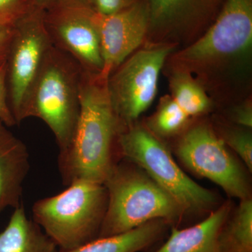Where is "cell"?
<instances>
[{"label":"cell","mask_w":252,"mask_h":252,"mask_svg":"<svg viewBox=\"0 0 252 252\" xmlns=\"http://www.w3.org/2000/svg\"><path fill=\"white\" fill-rule=\"evenodd\" d=\"M94 14L102 58L99 77L107 80L142 44L150 26L148 5L140 0L110 16Z\"/></svg>","instance_id":"obj_11"},{"label":"cell","mask_w":252,"mask_h":252,"mask_svg":"<svg viewBox=\"0 0 252 252\" xmlns=\"http://www.w3.org/2000/svg\"><path fill=\"white\" fill-rule=\"evenodd\" d=\"M217 252H252V198L240 200L217 237Z\"/></svg>","instance_id":"obj_17"},{"label":"cell","mask_w":252,"mask_h":252,"mask_svg":"<svg viewBox=\"0 0 252 252\" xmlns=\"http://www.w3.org/2000/svg\"><path fill=\"white\" fill-rule=\"evenodd\" d=\"M0 120V213L21 205L23 183L30 170L26 144Z\"/></svg>","instance_id":"obj_12"},{"label":"cell","mask_w":252,"mask_h":252,"mask_svg":"<svg viewBox=\"0 0 252 252\" xmlns=\"http://www.w3.org/2000/svg\"><path fill=\"white\" fill-rule=\"evenodd\" d=\"M190 119L171 96L166 95L160 99L157 112L144 126L162 140L182 134L188 127Z\"/></svg>","instance_id":"obj_19"},{"label":"cell","mask_w":252,"mask_h":252,"mask_svg":"<svg viewBox=\"0 0 252 252\" xmlns=\"http://www.w3.org/2000/svg\"><path fill=\"white\" fill-rule=\"evenodd\" d=\"M233 206L228 200L196 224L182 228L171 227V234L154 252H217L219 232Z\"/></svg>","instance_id":"obj_14"},{"label":"cell","mask_w":252,"mask_h":252,"mask_svg":"<svg viewBox=\"0 0 252 252\" xmlns=\"http://www.w3.org/2000/svg\"><path fill=\"white\" fill-rule=\"evenodd\" d=\"M149 28L174 31L198 27L216 18L225 0H146Z\"/></svg>","instance_id":"obj_13"},{"label":"cell","mask_w":252,"mask_h":252,"mask_svg":"<svg viewBox=\"0 0 252 252\" xmlns=\"http://www.w3.org/2000/svg\"><path fill=\"white\" fill-rule=\"evenodd\" d=\"M103 185L108 203L98 238L122 234L157 220L179 228L185 218L180 205L127 159L116 163Z\"/></svg>","instance_id":"obj_2"},{"label":"cell","mask_w":252,"mask_h":252,"mask_svg":"<svg viewBox=\"0 0 252 252\" xmlns=\"http://www.w3.org/2000/svg\"><path fill=\"white\" fill-rule=\"evenodd\" d=\"M252 41V0H225L200 39L178 55L192 66L210 65L245 54Z\"/></svg>","instance_id":"obj_10"},{"label":"cell","mask_w":252,"mask_h":252,"mask_svg":"<svg viewBox=\"0 0 252 252\" xmlns=\"http://www.w3.org/2000/svg\"><path fill=\"white\" fill-rule=\"evenodd\" d=\"M69 1H74V2L85 5V6H88L90 7V0H69Z\"/></svg>","instance_id":"obj_27"},{"label":"cell","mask_w":252,"mask_h":252,"mask_svg":"<svg viewBox=\"0 0 252 252\" xmlns=\"http://www.w3.org/2000/svg\"><path fill=\"white\" fill-rule=\"evenodd\" d=\"M14 27L0 28V67L6 62Z\"/></svg>","instance_id":"obj_25"},{"label":"cell","mask_w":252,"mask_h":252,"mask_svg":"<svg viewBox=\"0 0 252 252\" xmlns=\"http://www.w3.org/2000/svg\"><path fill=\"white\" fill-rule=\"evenodd\" d=\"M215 129L219 137L240 159L252 173V135L251 129L241 126H219Z\"/></svg>","instance_id":"obj_20"},{"label":"cell","mask_w":252,"mask_h":252,"mask_svg":"<svg viewBox=\"0 0 252 252\" xmlns=\"http://www.w3.org/2000/svg\"><path fill=\"white\" fill-rule=\"evenodd\" d=\"M107 203L103 184L77 181L61 193L36 201L33 220L59 250L69 251L98 238Z\"/></svg>","instance_id":"obj_4"},{"label":"cell","mask_w":252,"mask_h":252,"mask_svg":"<svg viewBox=\"0 0 252 252\" xmlns=\"http://www.w3.org/2000/svg\"><path fill=\"white\" fill-rule=\"evenodd\" d=\"M82 71L72 58L52 46L30 96L27 117L45 123L60 152L69 147L77 126Z\"/></svg>","instance_id":"obj_5"},{"label":"cell","mask_w":252,"mask_h":252,"mask_svg":"<svg viewBox=\"0 0 252 252\" xmlns=\"http://www.w3.org/2000/svg\"><path fill=\"white\" fill-rule=\"evenodd\" d=\"M37 4L42 8L43 9L45 10L49 9V8L52 6L53 5L57 3L60 0H36Z\"/></svg>","instance_id":"obj_26"},{"label":"cell","mask_w":252,"mask_h":252,"mask_svg":"<svg viewBox=\"0 0 252 252\" xmlns=\"http://www.w3.org/2000/svg\"><path fill=\"white\" fill-rule=\"evenodd\" d=\"M170 228L165 220H151L126 233L98 238L74 250L58 252H140L161 240Z\"/></svg>","instance_id":"obj_15"},{"label":"cell","mask_w":252,"mask_h":252,"mask_svg":"<svg viewBox=\"0 0 252 252\" xmlns=\"http://www.w3.org/2000/svg\"><path fill=\"white\" fill-rule=\"evenodd\" d=\"M38 6L36 0H0V28L14 27Z\"/></svg>","instance_id":"obj_21"},{"label":"cell","mask_w":252,"mask_h":252,"mask_svg":"<svg viewBox=\"0 0 252 252\" xmlns=\"http://www.w3.org/2000/svg\"><path fill=\"white\" fill-rule=\"evenodd\" d=\"M140 0H90V8L96 14L110 16L135 4Z\"/></svg>","instance_id":"obj_22"},{"label":"cell","mask_w":252,"mask_h":252,"mask_svg":"<svg viewBox=\"0 0 252 252\" xmlns=\"http://www.w3.org/2000/svg\"><path fill=\"white\" fill-rule=\"evenodd\" d=\"M121 158L140 167L180 205L185 217H207L220 205L218 196L194 182L177 163L170 149L137 122L126 126L118 138Z\"/></svg>","instance_id":"obj_3"},{"label":"cell","mask_w":252,"mask_h":252,"mask_svg":"<svg viewBox=\"0 0 252 252\" xmlns=\"http://www.w3.org/2000/svg\"><path fill=\"white\" fill-rule=\"evenodd\" d=\"M57 245L26 215L23 204L14 208L0 233V252H58Z\"/></svg>","instance_id":"obj_16"},{"label":"cell","mask_w":252,"mask_h":252,"mask_svg":"<svg viewBox=\"0 0 252 252\" xmlns=\"http://www.w3.org/2000/svg\"><path fill=\"white\" fill-rule=\"evenodd\" d=\"M173 151L184 167L220 186L228 196L239 200L252 198L250 172L210 124L188 126Z\"/></svg>","instance_id":"obj_6"},{"label":"cell","mask_w":252,"mask_h":252,"mask_svg":"<svg viewBox=\"0 0 252 252\" xmlns=\"http://www.w3.org/2000/svg\"><path fill=\"white\" fill-rule=\"evenodd\" d=\"M107 81L82 71L77 126L69 147L58 158L67 187L81 180L104 184L121 159L118 138L124 127L111 103Z\"/></svg>","instance_id":"obj_1"},{"label":"cell","mask_w":252,"mask_h":252,"mask_svg":"<svg viewBox=\"0 0 252 252\" xmlns=\"http://www.w3.org/2000/svg\"><path fill=\"white\" fill-rule=\"evenodd\" d=\"M0 120L8 127L16 125L8 101L6 81V63L0 67Z\"/></svg>","instance_id":"obj_23"},{"label":"cell","mask_w":252,"mask_h":252,"mask_svg":"<svg viewBox=\"0 0 252 252\" xmlns=\"http://www.w3.org/2000/svg\"><path fill=\"white\" fill-rule=\"evenodd\" d=\"M171 97L189 116L203 115L211 108V102L203 88L185 71L177 72L170 79Z\"/></svg>","instance_id":"obj_18"},{"label":"cell","mask_w":252,"mask_h":252,"mask_svg":"<svg viewBox=\"0 0 252 252\" xmlns=\"http://www.w3.org/2000/svg\"><path fill=\"white\" fill-rule=\"evenodd\" d=\"M94 14L89 6L60 0L44 10L43 21L53 46L72 58L84 72L99 74L102 58Z\"/></svg>","instance_id":"obj_9"},{"label":"cell","mask_w":252,"mask_h":252,"mask_svg":"<svg viewBox=\"0 0 252 252\" xmlns=\"http://www.w3.org/2000/svg\"><path fill=\"white\" fill-rule=\"evenodd\" d=\"M231 120L237 126L252 129V107L251 103L245 102L235 108L232 112Z\"/></svg>","instance_id":"obj_24"},{"label":"cell","mask_w":252,"mask_h":252,"mask_svg":"<svg viewBox=\"0 0 252 252\" xmlns=\"http://www.w3.org/2000/svg\"><path fill=\"white\" fill-rule=\"evenodd\" d=\"M38 6L14 26L6 62L8 101L16 125L28 119L32 90L52 46Z\"/></svg>","instance_id":"obj_7"},{"label":"cell","mask_w":252,"mask_h":252,"mask_svg":"<svg viewBox=\"0 0 252 252\" xmlns=\"http://www.w3.org/2000/svg\"><path fill=\"white\" fill-rule=\"evenodd\" d=\"M171 51V47L159 46L137 51L109 76V98L124 128L137 122L153 102L160 70Z\"/></svg>","instance_id":"obj_8"}]
</instances>
